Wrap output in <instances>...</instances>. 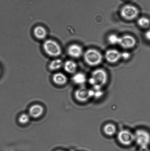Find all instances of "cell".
I'll list each match as a JSON object with an SVG mask.
<instances>
[{
	"instance_id": "6da1fadb",
	"label": "cell",
	"mask_w": 150,
	"mask_h": 151,
	"mask_svg": "<svg viewBox=\"0 0 150 151\" xmlns=\"http://www.w3.org/2000/svg\"><path fill=\"white\" fill-rule=\"evenodd\" d=\"M108 81V75L105 70L97 69L92 72L89 80L90 83L93 86L95 90H100Z\"/></svg>"
},
{
	"instance_id": "7a4b0ae2",
	"label": "cell",
	"mask_w": 150,
	"mask_h": 151,
	"mask_svg": "<svg viewBox=\"0 0 150 151\" xmlns=\"http://www.w3.org/2000/svg\"><path fill=\"white\" fill-rule=\"evenodd\" d=\"M84 58L86 63L91 66L98 65L101 63L102 60L101 53L93 49L87 50L85 53Z\"/></svg>"
},
{
	"instance_id": "3957f363",
	"label": "cell",
	"mask_w": 150,
	"mask_h": 151,
	"mask_svg": "<svg viewBox=\"0 0 150 151\" xmlns=\"http://www.w3.org/2000/svg\"><path fill=\"white\" fill-rule=\"evenodd\" d=\"M44 50L47 54L51 57H56L61 54V47L58 43L52 40H48L43 44Z\"/></svg>"
},
{
	"instance_id": "277c9868",
	"label": "cell",
	"mask_w": 150,
	"mask_h": 151,
	"mask_svg": "<svg viewBox=\"0 0 150 151\" xmlns=\"http://www.w3.org/2000/svg\"><path fill=\"white\" fill-rule=\"evenodd\" d=\"M135 141L141 147H149L150 144V134L147 131L139 129L134 134Z\"/></svg>"
},
{
	"instance_id": "5b68a950",
	"label": "cell",
	"mask_w": 150,
	"mask_h": 151,
	"mask_svg": "<svg viewBox=\"0 0 150 151\" xmlns=\"http://www.w3.org/2000/svg\"><path fill=\"white\" fill-rule=\"evenodd\" d=\"M139 13V10L136 6L129 4L123 6L120 11L122 17L126 20H129L136 18Z\"/></svg>"
},
{
	"instance_id": "8992f818",
	"label": "cell",
	"mask_w": 150,
	"mask_h": 151,
	"mask_svg": "<svg viewBox=\"0 0 150 151\" xmlns=\"http://www.w3.org/2000/svg\"><path fill=\"white\" fill-rule=\"evenodd\" d=\"M117 139L122 145L129 146L135 141L134 134L127 130H121L119 132Z\"/></svg>"
},
{
	"instance_id": "52a82bcc",
	"label": "cell",
	"mask_w": 150,
	"mask_h": 151,
	"mask_svg": "<svg viewBox=\"0 0 150 151\" xmlns=\"http://www.w3.org/2000/svg\"><path fill=\"white\" fill-rule=\"evenodd\" d=\"M94 96H95L94 90L84 87L78 89L75 92V97L77 100L80 102L87 101Z\"/></svg>"
},
{
	"instance_id": "ba28073f",
	"label": "cell",
	"mask_w": 150,
	"mask_h": 151,
	"mask_svg": "<svg viewBox=\"0 0 150 151\" xmlns=\"http://www.w3.org/2000/svg\"><path fill=\"white\" fill-rule=\"evenodd\" d=\"M136 40L133 37L126 35L119 37L118 44L123 48L130 49L133 48L136 45Z\"/></svg>"
},
{
	"instance_id": "9c48e42d",
	"label": "cell",
	"mask_w": 150,
	"mask_h": 151,
	"mask_svg": "<svg viewBox=\"0 0 150 151\" xmlns=\"http://www.w3.org/2000/svg\"><path fill=\"white\" fill-rule=\"evenodd\" d=\"M105 58L109 63H115L122 58V53L116 50H109L105 53Z\"/></svg>"
},
{
	"instance_id": "30bf717a",
	"label": "cell",
	"mask_w": 150,
	"mask_h": 151,
	"mask_svg": "<svg viewBox=\"0 0 150 151\" xmlns=\"http://www.w3.org/2000/svg\"><path fill=\"white\" fill-rule=\"evenodd\" d=\"M68 53L70 57L78 58L82 55L83 53V50L80 45L76 44H73L68 47Z\"/></svg>"
},
{
	"instance_id": "8fae6325",
	"label": "cell",
	"mask_w": 150,
	"mask_h": 151,
	"mask_svg": "<svg viewBox=\"0 0 150 151\" xmlns=\"http://www.w3.org/2000/svg\"><path fill=\"white\" fill-rule=\"evenodd\" d=\"M44 111L43 108L41 105H34L31 106L29 109V113L31 116L37 118L42 115Z\"/></svg>"
},
{
	"instance_id": "7c38bea8",
	"label": "cell",
	"mask_w": 150,
	"mask_h": 151,
	"mask_svg": "<svg viewBox=\"0 0 150 151\" xmlns=\"http://www.w3.org/2000/svg\"><path fill=\"white\" fill-rule=\"evenodd\" d=\"M53 81L59 85H64L67 81V76L61 73H55L53 77Z\"/></svg>"
},
{
	"instance_id": "4fadbf2b",
	"label": "cell",
	"mask_w": 150,
	"mask_h": 151,
	"mask_svg": "<svg viewBox=\"0 0 150 151\" xmlns=\"http://www.w3.org/2000/svg\"><path fill=\"white\" fill-rule=\"evenodd\" d=\"M33 33L36 38L39 39H43L46 37L47 32L43 27L38 26L34 29Z\"/></svg>"
},
{
	"instance_id": "5bb4252c",
	"label": "cell",
	"mask_w": 150,
	"mask_h": 151,
	"mask_svg": "<svg viewBox=\"0 0 150 151\" xmlns=\"http://www.w3.org/2000/svg\"><path fill=\"white\" fill-rule=\"evenodd\" d=\"M64 69L69 73H73L76 71L77 69V65L73 60H68L64 65Z\"/></svg>"
},
{
	"instance_id": "9a60e30c",
	"label": "cell",
	"mask_w": 150,
	"mask_h": 151,
	"mask_svg": "<svg viewBox=\"0 0 150 151\" xmlns=\"http://www.w3.org/2000/svg\"><path fill=\"white\" fill-rule=\"evenodd\" d=\"M103 131L106 135L112 136L116 134L117 128L114 124L109 123L104 126Z\"/></svg>"
},
{
	"instance_id": "2e32d148",
	"label": "cell",
	"mask_w": 150,
	"mask_h": 151,
	"mask_svg": "<svg viewBox=\"0 0 150 151\" xmlns=\"http://www.w3.org/2000/svg\"><path fill=\"white\" fill-rule=\"evenodd\" d=\"M86 76L81 73H76L73 77V81L77 84H83L86 82Z\"/></svg>"
},
{
	"instance_id": "e0dca14e",
	"label": "cell",
	"mask_w": 150,
	"mask_h": 151,
	"mask_svg": "<svg viewBox=\"0 0 150 151\" xmlns=\"http://www.w3.org/2000/svg\"><path fill=\"white\" fill-rule=\"evenodd\" d=\"M63 65L62 60L60 59H57L51 62L50 63L49 68L51 70H57L60 69Z\"/></svg>"
},
{
	"instance_id": "ac0fdd59",
	"label": "cell",
	"mask_w": 150,
	"mask_h": 151,
	"mask_svg": "<svg viewBox=\"0 0 150 151\" xmlns=\"http://www.w3.org/2000/svg\"><path fill=\"white\" fill-rule=\"evenodd\" d=\"M138 24L141 27L147 28L150 25V21L147 18L145 17H141L138 21Z\"/></svg>"
},
{
	"instance_id": "d6986e66",
	"label": "cell",
	"mask_w": 150,
	"mask_h": 151,
	"mask_svg": "<svg viewBox=\"0 0 150 151\" xmlns=\"http://www.w3.org/2000/svg\"><path fill=\"white\" fill-rule=\"evenodd\" d=\"M119 37L114 34H112L109 36L108 40L110 44L112 45L118 44Z\"/></svg>"
},
{
	"instance_id": "ffe728a7",
	"label": "cell",
	"mask_w": 150,
	"mask_h": 151,
	"mask_svg": "<svg viewBox=\"0 0 150 151\" xmlns=\"http://www.w3.org/2000/svg\"><path fill=\"white\" fill-rule=\"evenodd\" d=\"M29 120V115L27 114H23L19 117V122L22 124H26L28 122Z\"/></svg>"
},
{
	"instance_id": "44dd1931",
	"label": "cell",
	"mask_w": 150,
	"mask_h": 151,
	"mask_svg": "<svg viewBox=\"0 0 150 151\" xmlns=\"http://www.w3.org/2000/svg\"><path fill=\"white\" fill-rule=\"evenodd\" d=\"M122 58L124 60H128L130 57V54L129 52H124L122 53Z\"/></svg>"
},
{
	"instance_id": "7402d4cb",
	"label": "cell",
	"mask_w": 150,
	"mask_h": 151,
	"mask_svg": "<svg viewBox=\"0 0 150 151\" xmlns=\"http://www.w3.org/2000/svg\"><path fill=\"white\" fill-rule=\"evenodd\" d=\"M139 151H150L149 147H139Z\"/></svg>"
},
{
	"instance_id": "603a6c76",
	"label": "cell",
	"mask_w": 150,
	"mask_h": 151,
	"mask_svg": "<svg viewBox=\"0 0 150 151\" xmlns=\"http://www.w3.org/2000/svg\"><path fill=\"white\" fill-rule=\"evenodd\" d=\"M145 37L147 39L150 41V29L148 30L145 33Z\"/></svg>"
},
{
	"instance_id": "cb8c5ba5",
	"label": "cell",
	"mask_w": 150,
	"mask_h": 151,
	"mask_svg": "<svg viewBox=\"0 0 150 151\" xmlns=\"http://www.w3.org/2000/svg\"><path fill=\"white\" fill-rule=\"evenodd\" d=\"M64 151V150H57V151Z\"/></svg>"
},
{
	"instance_id": "d4e9b609",
	"label": "cell",
	"mask_w": 150,
	"mask_h": 151,
	"mask_svg": "<svg viewBox=\"0 0 150 151\" xmlns=\"http://www.w3.org/2000/svg\"><path fill=\"white\" fill-rule=\"evenodd\" d=\"M1 68H0V73H1Z\"/></svg>"
}]
</instances>
